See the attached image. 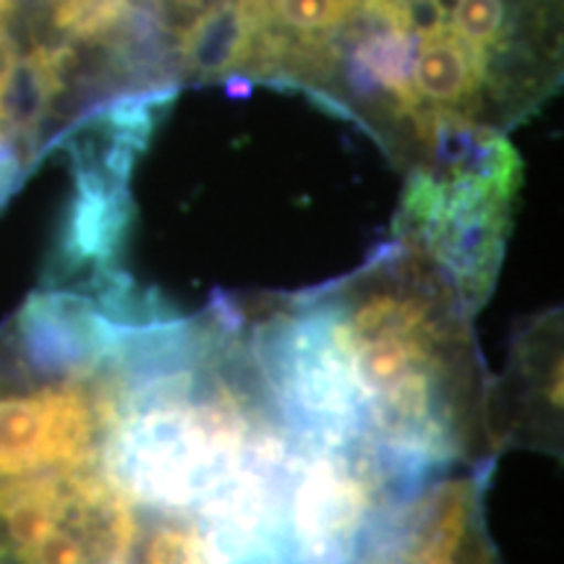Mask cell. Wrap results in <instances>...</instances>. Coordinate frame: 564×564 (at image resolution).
Instances as JSON below:
<instances>
[{"label": "cell", "mask_w": 564, "mask_h": 564, "mask_svg": "<svg viewBox=\"0 0 564 564\" xmlns=\"http://www.w3.org/2000/svg\"><path fill=\"white\" fill-rule=\"evenodd\" d=\"M137 564H238L215 523L199 512H147Z\"/></svg>", "instance_id": "5b68a950"}, {"label": "cell", "mask_w": 564, "mask_h": 564, "mask_svg": "<svg viewBox=\"0 0 564 564\" xmlns=\"http://www.w3.org/2000/svg\"><path fill=\"white\" fill-rule=\"evenodd\" d=\"M560 322L533 327L520 345L505 390L491 384V423L499 449L510 442H560Z\"/></svg>", "instance_id": "277c9868"}, {"label": "cell", "mask_w": 564, "mask_h": 564, "mask_svg": "<svg viewBox=\"0 0 564 564\" xmlns=\"http://www.w3.org/2000/svg\"><path fill=\"white\" fill-rule=\"evenodd\" d=\"M489 474L491 465L457 468L394 497L345 564H499L484 514Z\"/></svg>", "instance_id": "3957f363"}, {"label": "cell", "mask_w": 564, "mask_h": 564, "mask_svg": "<svg viewBox=\"0 0 564 564\" xmlns=\"http://www.w3.org/2000/svg\"><path fill=\"white\" fill-rule=\"evenodd\" d=\"M474 314L449 272L403 238L340 282L243 308L295 432L366 449L408 481L499 455Z\"/></svg>", "instance_id": "6da1fadb"}, {"label": "cell", "mask_w": 564, "mask_h": 564, "mask_svg": "<svg viewBox=\"0 0 564 564\" xmlns=\"http://www.w3.org/2000/svg\"><path fill=\"white\" fill-rule=\"evenodd\" d=\"M137 285L47 280L0 324V564H137Z\"/></svg>", "instance_id": "7a4b0ae2"}]
</instances>
